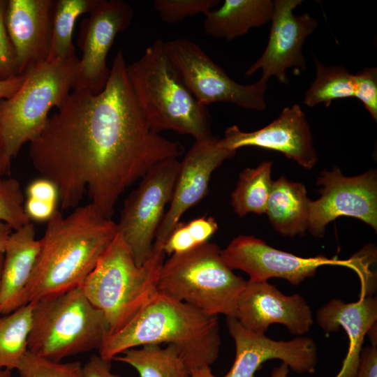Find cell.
<instances>
[{
  "label": "cell",
  "mask_w": 377,
  "mask_h": 377,
  "mask_svg": "<svg viewBox=\"0 0 377 377\" xmlns=\"http://www.w3.org/2000/svg\"><path fill=\"white\" fill-rule=\"evenodd\" d=\"M126 66L121 49L104 89L72 90L29 142L33 166L56 185L62 211L77 207L87 191L91 203L111 219L128 187L157 163L184 154L179 142L151 129Z\"/></svg>",
  "instance_id": "1"
},
{
  "label": "cell",
  "mask_w": 377,
  "mask_h": 377,
  "mask_svg": "<svg viewBox=\"0 0 377 377\" xmlns=\"http://www.w3.org/2000/svg\"><path fill=\"white\" fill-rule=\"evenodd\" d=\"M117 233V223L91 202L67 216L57 209L39 239L22 304L81 286Z\"/></svg>",
  "instance_id": "2"
},
{
  "label": "cell",
  "mask_w": 377,
  "mask_h": 377,
  "mask_svg": "<svg viewBox=\"0 0 377 377\" xmlns=\"http://www.w3.org/2000/svg\"><path fill=\"white\" fill-rule=\"evenodd\" d=\"M175 346L191 373L210 367L221 343L217 316L158 293L121 330L106 337L99 355L111 361L145 344Z\"/></svg>",
  "instance_id": "3"
},
{
  "label": "cell",
  "mask_w": 377,
  "mask_h": 377,
  "mask_svg": "<svg viewBox=\"0 0 377 377\" xmlns=\"http://www.w3.org/2000/svg\"><path fill=\"white\" fill-rule=\"evenodd\" d=\"M126 72L151 129L171 130L195 140L212 136V116L182 82L172 66L165 42L156 39Z\"/></svg>",
  "instance_id": "4"
},
{
  "label": "cell",
  "mask_w": 377,
  "mask_h": 377,
  "mask_svg": "<svg viewBox=\"0 0 377 377\" xmlns=\"http://www.w3.org/2000/svg\"><path fill=\"white\" fill-rule=\"evenodd\" d=\"M165 253L153 245L141 266L119 232L81 287L89 302L104 315L108 336L126 326L158 293Z\"/></svg>",
  "instance_id": "5"
},
{
  "label": "cell",
  "mask_w": 377,
  "mask_h": 377,
  "mask_svg": "<svg viewBox=\"0 0 377 377\" xmlns=\"http://www.w3.org/2000/svg\"><path fill=\"white\" fill-rule=\"evenodd\" d=\"M103 313L81 286L45 295L34 301L28 350L55 362L99 349L108 335Z\"/></svg>",
  "instance_id": "6"
},
{
  "label": "cell",
  "mask_w": 377,
  "mask_h": 377,
  "mask_svg": "<svg viewBox=\"0 0 377 377\" xmlns=\"http://www.w3.org/2000/svg\"><path fill=\"white\" fill-rule=\"evenodd\" d=\"M246 283L225 263L220 248L207 242L170 256L162 265L158 290L209 315L235 317Z\"/></svg>",
  "instance_id": "7"
},
{
  "label": "cell",
  "mask_w": 377,
  "mask_h": 377,
  "mask_svg": "<svg viewBox=\"0 0 377 377\" xmlns=\"http://www.w3.org/2000/svg\"><path fill=\"white\" fill-rule=\"evenodd\" d=\"M79 58L75 51L29 70L17 91L0 100V128L10 156L43 129L53 107L59 109L73 90Z\"/></svg>",
  "instance_id": "8"
},
{
  "label": "cell",
  "mask_w": 377,
  "mask_h": 377,
  "mask_svg": "<svg viewBox=\"0 0 377 377\" xmlns=\"http://www.w3.org/2000/svg\"><path fill=\"white\" fill-rule=\"evenodd\" d=\"M168 58L177 75L202 105L225 102L262 111L266 108L267 82L251 84L233 80L196 43L182 38L165 42Z\"/></svg>",
  "instance_id": "9"
},
{
  "label": "cell",
  "mask_w": 377,
  "mask_h": 377,
  "mask_svg": "<svg viewBox=\"0 0 377 377\" xmlns=\"http://www.w3.org/2000/svg\"><path fill=\"white\" fill-rule=\"evenodd\" d=\"M179 163L170 158L155 164L124 202L117 223L118 231L139 266L151 252L165 208L172 198Z\"/></svg>",
  "instance_id": "10"
},
{
  "label": "cell",
  "mask_w": 377,
  "mask_h": 377,
  "mask_svg": "<svg viewBox=\"0 0 377 377\" xmlns=\"http://www.w3.org/2000/svg\"><path fill=\"white\" fill-rule=\"evenodd\" d=\"M320 197L311 200L307 230L323 237L326 226L340 216L353 217L377 230V172L344 176L339 168L323 170L317 179Z\"/></svg>",
  "instance_id": "11"
},
{
  "label": "cell",
  "mask_w": 377,
  "mask_h": 377,
  "mask_svg": "<svg viewBox=\"0 0 377 377\" xmlns=\"http://www.w3.org/2000/svg\"><path fill=\"white\" fill-rule=\"evenodd\" d=\"M133 9L122 0H99L82 20L77 45L82 51L73 90L93 94L105 88L110 73L107 56L116 36L126 30L133 18Z\"/></svg>",
  "instance_id": "12"
},
{
  "label": "cell",
  "mask_w": 377,
  "mask_h": 377,
  "mask_svg": "<svg viewBox=\"0 0 377 377\" xmlns=\"http://www.w3.org/2000/svg\"><path fill=\"white\" fill-rule=\"evenodd\" d=\"M302 0H274L272 26L267 46L259 59L246 71L251 76L262 71L260 80L268 82L274 77L280 83H289L286 71L293 68L295 74L306 70L303 45L318 27L317 20L309 13L295 15L293 10Z\"/></svg>",
  "instance_id": "13"
},
{
  "label": "cell",
  "mask_w": 377,
  "mask_h": 377,
  "mask_svg": "<svg viewBox=\"0 0 377 377\" xmlns=\"http://www.w3.org/2000/svg\"><path fill=\"white\" fill-rule=\"evenodd\" d=\"M221 256L232 270L246 272L249 280L267 281L271 278L287 280L297 286L306 278L315 275L323 265H337L348 267V260L328 258L324 256L303 258L268 245L264 241L251 235L234 238L221 250Z\"/></svg>",
  "instance_id": "14"
},
{
  "label": "cell",
  "mask_w": 377,
  "mask_h": 377,
  "mask_svg": "<svg viewBox=\"0 0 377 377\" xmlns=\"http://www.w3.org/2000/svg\"><path fill=\"white\" fill-rule=\"evenodd\" d=\"M213 135L195 140L179 163L170 206L156 232L154 245L161 247L182 216L207 193L212 173L236 151L221 147Z\"/></svg>",
  "instance_id": "15"
},
{
  "label": "cell",
  "mask_w": 377,
  "mask_h": 377,
  "mask_svg": "<svg viewBox=\"0 0 377 377\" xmlns=\"http://www.w3.org/2000/svg\"><path fill=\"white\" fill-rule=\"evenodd\" d=\"M218 143L234 151L249 146L276 151L306 169L318 161L310 125L298 104L284 108L276 119L257 131L244 132L236 125L229 126Z\"/></svg>",
  "instance_id": "16"
},
{
  "label": "cell",
  "mask_w": 377,
  "mask_h": 377,
  "mask_svg": "<svg viewBox=\"0 0 377 377\" xmlns=\"http://www.w3.org/2000/svg\"><path fill=\"white\" fill-rule=\"evenodd\" d=\"M226 323L236 353L231 369L223 377H254L262 364L272 359L280 360L300 374L315 371L317 347L312 339L276 341L248 330L235 317H227Z\"/></svg>",
  "instance_id": "17"
},
{
  "label": "cell",
  "mask_w": 377,
  "mask_h": 377,
  "mask_svg": "<svg viewBox=\"0 0 377 377\" xmlns=\"http://www.w3.org/2000/svg\"><path fill=\"white\" fill-rule=\"evenodd\" d=\"M240 325L265 334L270 325L282 324L292 333H306L313 323L309 306L299 294L286 295L267 281H246L236 306Z\"/></svg>",
  "instance_id": "18"
},
{
  "label": "cell",
  "mask_w": 377,
  "mask_h": 377,
  "mask_svg": "<svg viewBox=\"0 0 377 377\" xmlns=\"http://www.w3.org/2000/svg\"><path fill=\"white\" fill-rule=\"evenodd\" d=\"M55 0H8L5 25L20 75L47 61Z\"/></svg>",
  "instance_id": "19"
},
{
  "label": "cell",
  "mask_w": 377,
  "mask_h": 377,
  "mask_svg": "<svg viewBox=\"0 0 377 377\" xmlns=\"http://www.w3.org/2000/svg\"><path fill=\"white\" fill-rule=\"evenodd\" d=\"M316 318L325 332H337L343 328L349 339L348 353L335 377H357L364 337L376 323V297L360 298L353 303L332 300L318 311Z\"/></svg>",
  "instance_id": "20"
},
{
  "label": "cell",
  "mask_w": 377,
  "mask_h": 377,
  "mask_svg": "<svg viewBox=\"0 0 377 377\" xmlns=\"http://www.w3.org/2000/svg\"><path fill=\"white\" fill-rule=\"evenodd\" d=\"M40 247L32 222L10 234L3 251L0 279V316L23 306Z\"/></svg>",
  "instance_id": "21"
},
{
  "label": "cell",
  "mask_w": 377,
  "mask_h": 377,
  "mask_svg": "<svg viewBox=\"0 0 377 377\" xmlns=\"http://www.w3.org/2000/svg\"><path fill=\"white\" fill-rule=\"evenodd\" d=\"M273 10L272 0H225L205 15L204 31L212 37L232 40L270 22Z\"/></svg>",
  "instance_id": "22"
},
{
  "label": "cell",
  "mask_w": 377,
  "mask_h": 377,
  "mask_svg": "<svg viewBox=\"0 0 377 377\" xmlns=\"http://www.w3.org/2000/svg\"><path fill=\"white\" fill-rule=\"evenodd\" d=\"M310 201L303 184L281 176L272 181L265 214L279 234L302 236L308 228Z\"/></svg>",
  "instance_id": "23"
},
{
  "label": "cell",
  "mask_w": 377,
  "mask_h": 377,
  "mask_svg": "<svg viewBox=\"0 0 377 377\" xmlns=\"http://www.w3.org/2000/svg\"><path fill=\"white\" fill-rule=\"evenodd\" d=\"M114 360L133 367L140 377H188L185 363L177 348L171 344H145L132 348L114 357Z\"/></svg>",
  "instance_id": "24"
},
{
  "label": "cell",
  "mask_w": 377,
  "mask_h": 377,
  "mask_svg": "<svg viewBox=\"0 0 377 377\" xmlns=\"http://www.w3.org/2000/svg\"><path fill=\"white\" fill-rule=\"evenodd\" d=\"M34 302L0 316V368L17 369L28 352Z\"/></svg>",
  "instance_id": "25"
},
{
  "label": "cell",
  "mask_w": 377,
  "mask_h": 377,
  "mask_svg": "<svg viewBox=\"0 0 377 377\" xmlns=\"http://www.w3.org/2000/svg\"><path fill=\"white\" fill-rule=\"evenodd\" d=\"M272 161H264L255 168H246L239 173L231 194V205L238 216L265 213L272 184Z\"/></svg>",
  "instance_id": "26"
},
{
  "label": "cell",
  "mask_w": 377,
  "mask_h": 377,
  "mask_svg": "<svg viewBox=\"0 0 377 377\" xmlns=\"http://www.w3.org/2000/svg\"><path fill=\"white\" fill-rule=\"evenodd\" d=\"M316 77L306 90L304 103L309 107L323 104L329 107L334 100L354 97L353 74L342 66H326L316 57Z\"/></svg>",
  "instance_id": "27"
},
{
  "label": "cell",
  "mask_w": 377,
  "mask_h": 377,
  "mask_svg": "<svg viewBox=\"0 0 377 377\" xmlns=\"http://www.w3.org/2000/svg\"><path fill=\"white\" fill-rule=\"evenodd\" d=\"M99 0H55L52 43L47 61L65 58L75 51L72 36L76 20L89 13Z\"/></svg>",
  "instance_id": "28"
},
{
  "label": "cell",
  "mask_w": 377,
  "mask_h": 377,
  "mask_svg": "<svg viewBox=\"0 0 377 377\" xmlns=\"http://www.w3.org/2000/svg\"><path fill=\"white\" fill-rule=\"evenodd\" d=\"M217 230V222L212 216H204L186 223L179 221L164 242L163 252L170 256L188 251L209 242Z\"/></svg>",
  "instance_id": "29"
},
{
  "label": "cell",
  "mask_w": 377,
  "mask_h": 377,
  "mask_svg": "<svg viewBox=\"0 0 377 377\" xmlns=\"http://www.w3.org/2000/svg\"><path fill=\"white\" fill-rule=\"evenodd\" d=\"M25 195L21 184L15 178H5L0 182V220L14 230L31 222L25 213Z\"/></svg>",
  "instance_id": "30"
},
{
  "label": "cell",
  "mask_w": 377,
  "mask_h": 377,
  "mask_svg": "<svg viewBox=\"0 0 377 377\" xmlns=\"http://www.w3.org/2000/svg\"><path fill=\"white\" fill-rule=\"evenodd\" d=\"M17 370L20 377H84L83 366L80 362H55L29 350Z\"/></svg>",
  "instance_id": "31"
},
{
  "label": "cell",
  "mask_w": 377,
  "mask_h": 377,
  "mask_svg": "<svg viewBox=\"0 0 377 377\" xmlns=\"http://www.w3.org/2000/svg\"><path fill=\"white\" fill-rule=\"evenodd\" d=\"M220 2V0H155L153 4L164 22L174 24L200 13L205 15Z\"/></svg>",
  "instance_id": "32"
},
{
  "label": "cell",
  "mask_w": 377,
  "mask_h": 377,
  "mask_svg": "<svg viewBox=\"0 0 377 377\" xmlns=\"http://www.w3.org/2000/svg\"><path fill=\"white\" fill-rule=\"evenodd\" d=\"M354 97L377 121V68L367 67L353 75Z\"/></svg>",
  "instance_id": "33"
},
{
  "label": "cell",
  "mask_w": 377,
  "mask_h": 377,
  "mask_svg": "<svg viewBox=\"0 0 377 377\" xmlns=\"http://www.w3.org/2000/svg\"><path fill=\"white\" fill-rule=\"evenodd\" d=\"M376 258V249L369 245L348 260V267L354 269L360 279V298L371 297L376 290V274L371 269Z\"/></svg>",
  "instance_id": "34"
},
{
  "label": "cell",
  "mask_w": 377,
  "mask_h": 377,
  "mask_svg": "<svg viewBox=\"0 0 377 377\" xmlns=\"http://www.w3.org/2000/svg\"><path fill=\"white\" fill-rule=\"evenodd\" d=\"M8 0H0V81L20 75L14 49L5 25Z\"/></svg>",
  "instance_id": "35"
},
{
  "label": "cell",
  "mask_w": 377,
  "mask_h": 377,
  "mask_svg": "<svg viewBox=\"0 0 377 377\" xmlns=\"http://www.w3.org/2000/svg\"><path fill=\"white\" fill-rule=\"evenodd\" d=\"M26 198L57 203L59 191L53 182L41 177L29 184L26 189Z\"/></svg>",
  "instance_id": "36"
},
{
  "label": "cell",
  "mask_w": 377,
  "mask_h": 377,
  "mask_svg": "<svg viewBox=\"0 0 377 377\" xmlns=\"http://www.w3.org/2000/svg\"><path fill=\"white\" fill-rule=\"evenodd\" d=\"M57 204L31 198H26L24 208L31 221H47L57 209Z\"/></svg>",
  "instance_id": "37"
},
{
  "label": "cell",
  "mask_w": 377,
  "mask_h": 377,
  "mask_svg": "<svg viewBox=\"0 0 377 377\" xmlns=\"http://www.w3.org/2000/svg\"><path fill=\"white\" fill-rule=\"evenodd\" d=\"M111 361L93 355L83 366L84 377H121L112 372Z\"/></svg>",
  "instance_id": "38"
},
{
  "label": "cell",
  "mask_w": 377,
  "mask_h": 377,
  "mask_svg": "<svg viewBox=\"0 0 377 377\" xmlns=\"http://www.w3.org/2000/svg\"><path fill=\"white\" fill-rule=\"evenodd\" d=\"M357 377H377L376 346H367L362 350Z\"/></svg>",
  "instance_id": "39"
},
{
  "label": "cell",
  "mask_w": 377,
  "mask_h": 377,
  "mask_svg": "<svg viewBox=\"0 0 377 377\" xmlns=\"http://www.w3.org/2000/svg\"><path fill=\"white\" fill-rule=\"evenodd\" d=\"M26 74L0 81V100L12 97L23 84Z\"/></svg>",
  "instance_id": "40"
},
{
  "label": "cell",
  "mask_w": 377,
  "mask_h": 377,
  "mask_svg": "<svg viewBox=\"0 0 377 377\" xmlns=\"http://www.w3.org/2000/svg\"><path fill=\"white\" fill-rule=\"evenodd\" d=\"M0 128V182L10 173L11 159Z\"/></svg>",
  "instance_id": "41"
},
{
  "label": "cell",
  "mask_w": 377,
  "mask_h": 377,
  "mask_svg": "<svg viewBox=\"0 0 377 377\" xmlns=\"http://www.w3.org/2000/svg\"><path fill=\"white\" fill-rule=\"evenodd\" d=\"M12 231L8 224L0 220V254L3 253L6 241Z\"/></svg>",
  "instance_id": "42"
},
{
  "label": "cell",
  "mask_w": 377,
  "mask_h": 377,
  "mask_svg": "<svg viewBox=\"0 0 377 377\" xmlns=\"http://www.w3.org/2000/svg\"><path fill=\"white\" fill-rule=\"evenodd\" d=\"M288 367L286 364L281 363L273 369L270 377H288Z\"/></svg>",
  "instance_id": "43"
},
{
  "label": "cell",
  "mask_w": 377,
  "mask_h": 377,
  "mask_svg": "<svg viewBox=\"0 0 377 377\" xmlns=\"http://www.w3.org/2000/svg\"><path fill=\"white\" fill-rule=\"evenodd\" d=\"M188 377H216L212 372L210 367L193 371Z\"/></svg>",
  "instance_id": "44"
},
{
  "label": "cell",
  "mask_w": 377,
  "mask_h": 377,
  "mask_svg": "<svg viewBox=\"0 0 377 377\" xmlns=\"http://www.w3.org/2000/svg\"><path fill=\"white\" fill-rule=\"evenodd\" d=\"M0 377H11V370L0 368Z\"/></svg>",
  "instance_id": "45"
},
{
  "label": "cell",
  "mask_w": 377,
  "mask_h": 377,
  "mask_svg": "<svg viewBox=\"0 0 377 377\" xmlns=\"http://www.w3.org/2000/svg\"><path fill=\"white\" fill-rule=\"evenodd\" d=\"M3 260V253L0 254V279H1Z\"/></svg>",
  "instance_id": "46"
}]
</instances>
